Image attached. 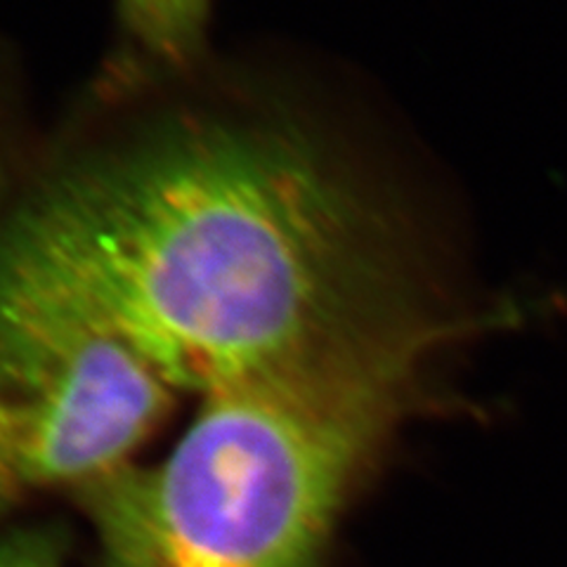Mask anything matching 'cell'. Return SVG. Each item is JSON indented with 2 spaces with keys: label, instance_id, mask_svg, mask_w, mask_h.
<instances>
[{
  "label": "cell",
  "instance_id": "cell-1",
  "mask_svg": "<svg viewBox=\"0 0 567 567\" xmlns=\"http://www.w3.org/2000/svg\"><path fill=\"white\" fill-rule=\"evenodd\" d=\"M464 237L308 114L177 104L0 213V377L104 339L206 395L333 343L468 336Z\"/></svg>",
  "mask_w": 567,
  "mask_h": 567
},
{
  "label": "cell",
  "instance_id": "cell-2",
  "mask_svg": "<svg viewBox=\"0 0 567 567\" xmlns=\"http://www.w3.org/2000/svg\"><path fill=\"white\" fill-rule=\"evenodd\" d=\"M458 341H343L202 395L162 461L83 487L104 567H319L352 494L433 400V362Z\"/></svg>",
  "mask_w": 567,
  "mask_h": 567
},
{
  "label": "cell",
  "instance_id": "cell-3",
  "mask_svg": "<svg viewBox=\"0 0 567 567\" xmlns=\"http://www.w3.org/2000/svg\"><path fill=\"white\" fill-rule=\"evenodd\" d=\"M173 388L135 350L95 339L0 377V520L41 492L131 464Z\"/></svg>",
  "mask_w": 567,
  "mask_h": 567
},
{
  "label": "cell",
  "instance_id": "cell-4",
  "mask_svg": "<svg viewBox=\"0 0 567 567\" xmlns=\"http://www.w3.org/2000/svg\"><path fill=\"white\" fill-rule=\"evenodd\" d=\"M213 0H114L123 45L142 74H185L204 55Z\"/></svg>",
  "mask_w": 567,
  "mask_h": 567
},
{
  "label": "cell",
  "instance_id": "cell-5",
  "mask_svg": "<svg viewBox=\"0 0 567 567\" xmlns=\"http://www.w3.org/2000/svg\"><path fill=\"white\" fill-rule=\"evenodd\" d=\"M0 567H64L58 537L27 529L0 542Z\"/></svg>",
  "mask_w": 567,
  "mask_h": 567
},
{
  "label": "cell",
  "instance_id": "cell-6",
  "mask_svg": "<svg viewBox=\"0 0 567 567\" xmlns=\"http://www.w3.org/2000/svg\"><path fill=\"white\" fill-rule=\"evenodd\" d=\"M8 189H10V158H8L6 140L0 135V213H3V208L8 206Z\"/></svg>",
  "mask_w": 567,
  "mask_h": 567
}]
</instances>
